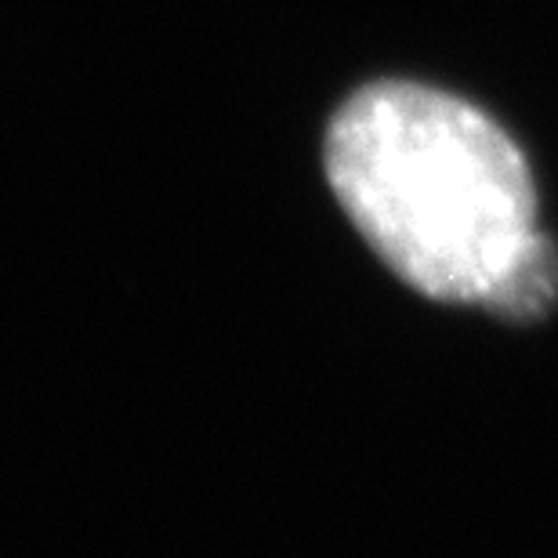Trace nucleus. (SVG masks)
<instances>
[{"mask_svg":"<svg viewBox=\"0 0 558 558\" xmlns=\"http://www.w3.org/2000/svg\"><path fill=\"white\" fill-rule=\"evenodd\" d=\"M327 178L388 269L435 301L486 305L541 240L526 156L483 109L381 81L338 109Z\"/></svg>","mask_w":558,"mask_h":558,"instance_id":"1","label":"nucleus"},{"mask_svg":"<svg viewBox=\"0 0 558 558\" xmlns=\"http://www.w3.org/2000/svg\"><path fill=\"white\" fill-rule=\"evenodd\" d=\"M555 298H558V251L541 236L511 265V272L500 279L494 294L486 298V308H494L505 319H533Z\"/></svg>","mask_w":558,"mask_h":558,"instance_id":"2","label":"nucleus"}]
</instances>
